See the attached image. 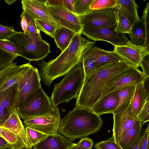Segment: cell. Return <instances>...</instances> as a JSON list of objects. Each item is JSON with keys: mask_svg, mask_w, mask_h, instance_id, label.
Here are the masks:
<instances>
[{"mask_svg": "<svg viewBox=\"0 0 149 149\" xmlns=\"http://www.w3.org/2000/svg\"><path fill=\"white\" fill-rule=\"evenodd\" d=\"M81 34H77L69 46L56 58L49 62H39V73L47 86L49 87L54 79L64 75L80 63L83 55L94 46L95 42L86 39Z\"/></svg>", "mask_w": 149, "mask_h": 149, "instance_id": "1", "label": "cell"}, {"mask_svg": "<svg viewBox=\"0 0 149 149\" xmlns=\"http://www.w3.org/2000/svg\"><path fill=\"white\" fill-rule=\"evenodd\" d=\"M129 67L123 61L112 63L101 66L85 76L75 106L91 109L100 99L104 86Z\"/></svg>", "mask_w": 149, "mask_h": 149, "instance_id": "2", "label": "cell"}, {"mask_svg": "<svg viewBox=\"0 0 149 149\" xmlns=\"http://www.w3.org/2000/svg\"><path fill=\"white\" fill-rule=\"evenodd\" d=\"M103 124L91 109L75 106L61 119L58 132L72 141L97 132Z\"/></svg>", "mask_w": 149, "mask_h": 149, "instance_id": "3", "label": "cell"}, {"mask_svg": "<svg viewBox=\"0 0 149 149\" xmlns=\"http://www.w3.org/2000/svg\"><path fill=\"white\" fill-rule=\"evenodd\" d=\"M85 75L82 65L79 63L65 75L61 81L56 84L50 97L54 107L59 104L68 103L76 98L84 81Z\"/></svg>", "mask_w": 149, "mask_h": 149, "instance_id": "4", "label": "cell"}, {"mask_svg": "<svg viewBox=\"0 0 149 149\" xmlns=\"http://www.w3.org/2000/svg\"><path fill=\"white\" fill-rule=\"evenodd\" d=\"M54 107L51 98L41 87L34 91L25 103L17 110L20 118L24 120L48 114Z\"/></svg>", "mask_w": 149, "mask_h": 149, "instance_id": "5", "label": "cell"}, {"mask_svg": "<svg viewBox=\"0 0 149 149\" xmlns=\"http://www.w3.org/2000/svg\"><path fill=\"white\" fill-rule=\"evenodd\" d=\"M8 40L19 47L22 51V57L30 62L41 60L51 52L49 43L42 39L35 42L24 32H18Z\"/></svg>", "mask_w": 149, "mask_h": 149, "instance_id": "6", "label": "cell"}, {"mask_svg": "<svg viewBox=\"0 0 149 149\" xmlns=\"http://www.w3.org/2000/svg\"><path fill=\"white\" fill-rule=\"evenodd\" d=\"M116 26L101 27L82 26L81 34L89 39L95 41H107L114 46L127 45L130 40L126 37L125 34L115 32Z\"/></svg>", "mask_w": 149, "mask_h": 149, "instance_id": "7", "label": "cell"}, {"mask_svg": "<svg viewBox=\"0 0 149 149\" xmlns=\"http://www.w3.org/2000/svg\"><path fill=\"white\" fill-rule=\"evenodd\" d=\"M79 16L82 26L104 27L116 26L117 9L114 8L91 10Z\"/></svg>", "mask_w": 149, "mask_h": 149, "instance_id": "8", "label": "cell"}, {"mask_svg": "<svg viewBox=\"0 0 149 149\" xmlns=\"http://www.w3.org/2000/svg\"><path fill=\"white\" fill-rule=\"evenodd\" d=\"M40 81L37 68L31 65L18 84L15 102L17 110L25 103L34 91L41 87Z\"/></svg>", "mask_w": 149, "mask_h": 149, "instance_id": "9", "label": "cell"}, {"mask_svg": "<svg viewBox=\"0 0 149 149\" xmlns=\"http://www.w3.org/2000/svg\"><path fill=\"white\" fill-rule=\"evenodd\" d=\"M144 78L142 72L138 68L129 66L117 75L104 86L100 99L110 93L123 87L136 85L143 81Z\"/></svg>", "mask_w": 149, "mask_h": 149, "instance_id": "10", "label": "cell"}, {"mask_svg": "<svg viewBox=\"0 0 149 149\" xmlns=\"http://www.w3.org/2000/svg\"><path fill=\"white\" fill-rule=\"evenodd\" d=\"M59 109L54 107L49 114L24 120L27 127L34 129L47 134H57L61 121Z\"/></svg>", "mask_w": 149, "mask_h": 149, "instance_id": "11", "label": "cell"}, {"mask_svg": "<svg viewBox=\"0 0 149 149\" xmlns=\"http://www.w3.org/2000/svg\"><path fill=\"white\" fill-rule=\"evenodd\" d=\"M54 20L61 27L69 29L77 34L81 33L82 26L78 15L62 6L47 5Z\"/></svg>", "mask_w": 149, "mask_h": 149, "instance_id": "12", "label": "cell"}, {"mask_svg": "<svg viewBox=\"0 0 149 149\" xmlns=\"http://www.w3.org/2000/svg\"><path fill=\"white\" fill-rule=\"evenodd\" d=\"M113 125L112 137L117 144L134 125L137 119L133 112L131 103L124 110L113 114Z\"/></svg>", "mask_w": 149, "mask_h": 149, "instance_id": "13", "label": "cell"}, {"mask_svg": "<svg viewBox=\"0 0 149 149\" xmlns=\"http://www.w3.org/2000/svg\"><path fill=\"white\" fill-rule=\"evenodd\" d=\"M113 51L129 66L138 68L142 58L149 54V47L136 45L129 42L126 45L114 46Z\"/></svg>", "mask_w": 149, "mask_h": 149, "instance_id": "14", "label": "cell"}, {"mask_svg": "<svg viewBox=\"0 0 149 149\" xmlns=\"http://www.w3.org/2000/svg\"><path fill=\"white\" fill-rule=\"evenodd\" d=\"M47 1V0H23L21 1L22 8L34 19H39L61 26L51 17L48 10Z\"/></svg>", "mask_w": 149, "mask_h": 149, "instance_id": "15", "label": "cell"}, {"mask_svg": "<svg viewBox=\"0 0 149 149\" xmlns=\"http://www.w3.org/2000/svg\"><path fill=\"white\" fill-rule=\"evenodd\" d=\"M18 84H16L0 92V127H1L16 109Z\"/></svg>", "mask_w": 149, "mask_h": 149, "instance_id": "16", "label": "cell"}, {"mask_svg": "<svg viewBox=\"0 0 149 149\" xmlns=\"http://www.w3.org/2000/svg\"><path fill=\"white\" fill-rule=\"evenodd\" d=\"M84 54L94 61L95 69L104 65L114 62L124 61L113 51L102 49L96 46L90 49Z\"/></svg>", "mask_w": 149, "mask_h": 149, "instance_id": "17", "label": "cell"}, {"mask_svg": "<svg viewBox=\"0 0 149 149\" xmlns=\"http://www.w3.org/2000/svg\"><path fill=\"white\" fill-rule=\"evenodd\" d=\"M1 127L8 130L19 136L24 144V149H32V147L28 140L25 128L19 116L16 109L14 110L2 126Z\"/></svg>", "mask_w": 149, "mask_h": 149, "instance_id": "18", "label": "cell"}, {"mask_svg": "<svg viewBox=\"0 0 149 149\" xmlns=\"http://www.w3.org/2000/svg\"><path fill=\"white\" fill-rule=\"evenodd\" d=\"M118 101L117 91L112 92L99 99L91 109L100 116L104 114L112 113L117 108Z\"/></svg>", "mask_w": 149, "mask_h": 149, "instance_id": "19", "label": "cell"}, {"mask_svg": "<svg viewBox=\"0 0 149 149\" xmlns=\"http://www.w3.org/2000/svg\"><path fill=\"white\" fill-rule=\"evenodd\" d=\"M73 143L66 138L57 133L48 134L33 146V149H69Z\"/></svg>", "mask_w": 149, "mask_h": 149, "instance_id": "20", "label": "cell"}, {"mask_svg": "<svg viewBox=\"0 0 149 149\" xmlns=\"http://www.w3.org/2000/svg\"><path fill=\"white\" fill-rule=\"evenodd\" d=\"M117 9L120 11L129 22L131 26L139 20L138 6L134 0H116Z\"/></svg>", "mask_w": 149, "mask_h": 149, "instance_id": "21", "label": "cell"}, {"mask_svg": "<svg viewBox=\"0 0 149 149\" xmlns=\"http://www.w3.org/2000/svg\"><path fill=\"white\" fill-rule=\"evenodd\" d=\"M149 91L145 88L143 81L136 85L131 102L132 111L137 116L147 101L149 100Z\"/></svg>", "mask_w": 149, "mask_h": 149, "instance_id": "22", "label": "cell"}, {"mask_svg": "<svg viewBox=\"0 0 149 149\" xmlns=\"http://www.w3.org/2000/svg\"><path fill=\"white\" fill-rule=\"evenodd\" d=\"M142 127L137 118L134 125L120 140L118 144L123 149H129L139 138Z\"/></svg>", "mask_w": 149, "mask_h": 149, "instance_id": "23", "label": "cell"}, {"mask_svg": "<svg viewBox=\"0 0 149 149\" xmlns=\"http://www.w3.org/2000/svg\"><path fill=\"white\" fill-rule=\"evenodd\" d=\"M76 34L69 29L61 27L55 30L53 38L57 47L62 52L69 46Z\"/></svg>", "mask_w": 149, "mask_h": 149, "instance_id": "24", "label": "cell"}, {"mask_svg": "<svg viewBox=\"0 0 149 149\" xmlns=\"http://www.w3.org/2000/svg\"><path fill=\"white\" fill-rule=\"evenodd\" d=\"M136 85L126 86L117 90L118 103L113 114L122 111L126 109L131 103L134 95Z\"/></svg>", "mask_w": 149, "mask_h": 149, "instance_id": "25", "label": "cell"}, {"mask_svg": "<svg viewBox=\"0 0 149 149\" xmlns=\"http://www.w3.org/2000/svg\"><path fill=\"white\" fill-rule=\"evenodd\" d=\"M29 62L17 65L7 80L0 87V92L16 84H19L31 65Z\"/></svg>", "mask_w": 149, "mask_h": 149, "instance_id": "26", "label": "cell"}, {"mask_svg": "<svg viewBox=\"0 0 149 149\" xmlns=\"http://www.w3.org/2000/svg\"><path fill=\"white\" fill-rule=\"evenodd\" d=\"M129 35L130 37V43L136 45L143 46L145 41V32L142 19L134 23L132 26Z\"/></svg>", "mask_w": 149, "mask_h": 149, "instance_id": "27", "label": "cell"}, {"mask_svg": "<svg viewBox=\"0 0 149 149\" xmlns=\"http://www.w3.org/2000/svg\"><path fill=\"white\" fill-rule=\"evenodd\" d=\"M22 14L25 17L27 22V29L24 32L33 41L37 42L42 40L40 31L38 29L34 19L25 11H23Z\"/></svg>", "mask_w": 149, "mask_h": 149, "instance_id": "28", "label": "cell"}, {"mask_svg": "<svg viewBox=\"0 0 149 149\" xmlns=\"http://www.w3.org/2000/svg\"><path fill=\"white\" fill-rule=\"evenodd\" d=\"M1 127L2 137L10 144L14 149L25 148L24 144L19 136L6 129Z\"/></svg>", "mask_w": 149, "mask_h": 149, "instance_id": "29", "label": "cell"}, {"mask_svg": "<svg viewBox=\"0 0 149 149\" xmlns=\"http://www.w3.org/2000/svg\"><path fill=\"white\" fill-rule=\"evenodd\" d=\"M117 23L114 29V31L118 33L129 34L132 26L124 15L117 9Z\"/></svg>", "mask_w": 149, "mask_h": 149, "instance_id": "30", "label": "cell"}, {"mask_svg": "<svg viewBox=\"0 0 149 149\" xmlns=\"http://www.w3.org/2000/svg\"><path fill=\"white\" fill-rule=\"evenodd\" d=\"M25 130L28 140L32 147L40 142L48 135L28 127H26Z\"/></svg>", "mask_w": 149, "mask_h": 149, "instance_id": "31", "label": "cell"}, {"mask_svg": "<svg viewBox=\"0 0 149 149\" xmlns=\"http://www.w3.org/2000/svg\"><path fill=\"white\" fill-rule=\"evenodd\" d=\"M0 48L18 56L22 57V51L21 48L15 43L10 40L0 39Z\"/></svg>", "mask_w": 149, "mask_h": 149, "instance_id": "32", "label": "cell"}, {"mask_svg": "<svg viewBox=\"0 0 149 149\" xmlns=\"http://www.w3.org/2000/svg\"><path fill=\"white\" fill-rule=\"evenodd\" d=\"M18 56L0 48V72L11 65Z\"/></svg>", "mask_w": 149, "mask_h": 149, "instance_id": "33", "label": "cell"}, {"mask_svg": "<svg viewBox=\"0 0 149 149\" xmlns=\"http://www.w3.org/2000/svg\"><path fill=\"white\" fill-rule=\"evenodd\" d=\"M117 4L116 0H93L90 5L91 10L115 7Z\"/></svg>", "mask_w": 149, "mask_h": 149, "instance_id": "34", "label": "cell"}, {"mask_svg": "<svg viewBox=\"0 0 149 149\" xmlns=\"http://www.w3.org/2000/svg\"><path fill=\"white\" fill-rule=\"evenodd\" d=\"M34 20L39 30L53 38L55 30L61 27L47 23L39 19H34Z\"/></svg>", "mask_w": 149, "mask_h": 149, "instance_id": "35", "label": "cell"}, {"mask_svg": "<svg viewBox=\"0 0 149 149\" xmlns=\"http://www.w3.org/2000/svg\"><path fill=\"white\" fill-rule=\"evenodd\" d=\"M93 0H76L74 3L75 13L77 15L85 14L91 10L90 5Z\"/></svg>", "mask_w": 149, "mask_h": 149, "instance_id": "36", "label": "cell"}, {"mask_svg": "<svg viewBox=\"0 0 149 149\" xmlns=\"http://www.w3.org/2000/svg\"><path fill=\"white\" fill-rule=\"evenodd\" d=\"M84 54L81 57L80 63L82 65L85 76H86L89 74L96 69L93 61Z\"/></svg>", "mask_w": 149, "mask_h": 149, "instance_id": "37", "label": "cell"}, {"mask_svg": "<svg viewBox=\"0 0 149 149\" xmlns=\"http://www.w3.org/2000/svg\"><path fill=\"white\" fill-rule=\"evenodd\" d=\"M143 22L145 32V39L143 46L149 47V2L145 8L141 19Z\"/></svg>", "mask_w": 149, "mask_h": 149, "instance_id": "38", "label": "cell"}, {"mask_svg": "<svg viewBox=\"0 0 149 149\" xmlns=\"http://www.w3.org/2000/svg\"><path fill=\"white\" fill-rule=\"evenodd\" d=\"M94 147L96 149H123L114 141L112 137L106 140L96 143L94 145Z\"/></svg>", "mask_w": 149, "mask_h": 149, "instance_id": "39", "label": "cell"}, {"mask_svg": "<svg viewBox=\"0 0 149 149\" xmlns=\"http://www.w3.org/2000/svg\"><path fill=\"white\" fill-rule=\"evenodd\" d=\"M13 26H4L0 24V39H8L17 33Z\"/></svg>", "mask_w": 149, "mask_h": 149, "instance_id": "40", "label": "cell"}, {"mask_svg": "<svg viewBox=\"0 0 149 149\" xmlns=\"http://www.w3.org/2000/svg\"><path fill=\"white\" fill-rule=\"evenodd\" d=\"M17 66V63H13L11 65L0 72V87L7 80Z\"/></svg>", "mask_w": 149, "mask_h": 149, "instance_id": "41", "label": "cell"}, {"mask_svg": "<svg viewBox=\"0 0 149 149\" xmlns=\"http://www.w3.org/2000/svg\"><path fill=\"white\" fill-rule=\"evenodd\" d=\"M137 117L142 126L149 121V100L146 102Z\"/></svg>", "mask_w": 149, "mask_h": 149, "instance_id": "42", "label": "cell"}, {"mask_svg": "<svg viewBox=\"0 0 149 149\" xmlns=\"http://www.w3.org/2000/svg\"><path fill=\"white\" fill-rule=\"evenodd\" d=\"M139 67L142 70V74L144 78L149 77V54L144 57L141 59Z\"/></svg>", "mask_w": 149, "mask_h": 149, "instance_id": "43", "label": "cell"}, {"mask_svg": "<svg viewBox=\"0 0 149 149\" xmlns=\"http://www.w3.org/2000/svg\"><path fill=\"white\" fill-rule=\"evenodd\" d=\"M149 125L145 130L141 136V140L139 149H149Z\"/></svg>", "mask_w": 149, "mask_h": 149, "instance_id": "44", "label": "cell"}, {"mask_svg": "<svg viewBox=\"0 0 149 149\" xmlns=\"http://www.w3.org/2000/svg\"><path fill=\"white\" fill-rule=\"evenodd\" d=\"M76 144L86 149H91L93 142L92 139L86 137L82 138L78 143Z\"/></svg>", "mask_w": 149, "mask_h": 149, "instance_id": "45", "label": "cell"}, {"mask_svg": "<svg viewBox=\"0 0 149 149\" xmlns=\"http://www.w3.org/2000/svg\"><path fill=\"white\" fill-rule=\"evenodd\" d=\"M75 1V0H63L62 6L75 13L74 9V3Z\"/></svg>", "mask_w": 149, "mask_h": 149, "instance_id": "46", "label": "cell"}, {"mask_svg": "<svg viewBox=\"0 0 149 149\" xmlns=\"http://www.w3.org/2000/svg\"><path fill=\"white\" fill-rule=\"evenodd\" d=\"M6 148L14 149L12 146L6 139L0 136V149Z\"/></svg>", "mask_w": 149, "mask_h": 149, "instance_id": "47", "label": "cell"}, {"mask_svg": "<svg viewBox=\"0 0 149 149\" xmlns=\"http://www.w3.org/2000/svg\"><path fill=\"white\" fill-rule=\"evenodd\" d=\"M20 17L21 18L20 22L21 28L23 32H26L27 29V22L25 16L22 13L20 15Z\"/></svg>", "mask_w": 149, "mask_h": 149, "instance_id": "48", "label": "cell"}, {"mask_svg": "<svg viewBox=\"0 0 149 149\" xmlns=\"http://www.w3.org/2000/svg\"><path fill=\"white\" fill-rule=\"evenodd\" d=\"M63 0H47V3L48 5L54 6H62Z\"/></svg>", "mask_w": 149, "mask_h": 149, "instance_id": "49", "label": "cell"}, {"mask_svg": "<svg viewBox=\"0 0 149 149\" xmlns=\"http://www.w3.org/2000/svg\"><path fill=\"white\" fill-rule=\"evenodd\" d=\"M141 136L136 142L129 149H139L141 141Z\"/></svg>", "mask_w": 149, "mask_h": 149, "instance_id": "50", "label": "cell"}, {"mask_svg": "<svg viewBox=\"0 0 149 149\" xmlns=\"http://www.w3.org/2000/svg\"><path fill=\"white\" fill-rule=\"evenodd\" d=\"M69 149H86L81 147L77 145L76 143H73Z\"/></svg>", "mask_w": 149, "mask_h": 149, "instance_id": "51", "label": "cell"}, {"mask_svg": "<svg viewBox=\"0 0 149 149\" xmlns=\"http://www.w3.org/2000/svg\"><path fill=\"white\" fill-rule=\"evenodd\" d=\"M16 0H4L5 3L9 5H11L12 3L15 1Z\"/></svg>", "mask_w": 149, "mask_h": 149, "instance_id": "52", "label": "cell"}, {"mask_svg": "<svg viewBox=\"0 0 149 149\" xmlns=\"http://www.w3.org/2000/svg\"><path fill=\"white\" fill-rule=\"evenodd\" d=\"M1 127H0V136H2V137H3L2 136V134H1Z\"/></svg>", "mask_w": 149, "mask_h": 149, "instance_id": "53", "label": "cell"}]
</instances>
